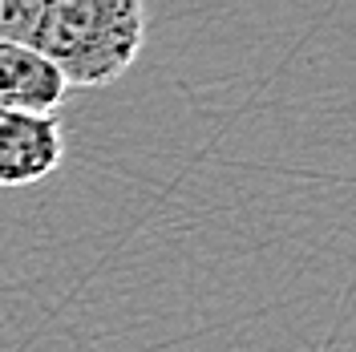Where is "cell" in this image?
I'll use <instances>...</instances> for the list:
<instances>
[{"mask_svg":"<svg viewBox=\"0 0 356 352\" xmlns=\"http://www.w3.org/2000/svg\"><path fill=\"white\" fill-rule=\"evenodd\" d=\"M146 45L138 0H44L33 49L49 57L73 89L118 81Z\"/></svg>","mask_w":356,"mask_h":352,"instance_id":"cell-1","label":"cell"},{"mask_svg":"<svg viewBox=\"0 0 356 352\" xmlns=\"http://www.w3.org/2000/svg\"><path fill=\"white\" fill-rule=\"evenodd\" d=\"M65 158V130L57 118L0 110V191L49 178Z\"/></svg>","mask_w":356,"mask_h":352,"instance_id":"cell-2","label":"cell"},{"mask_svg":"<svg viewBox=\"0 0 356 352\" xmlns=\"http://www.w3.org/2000/svg\"><path fill=\"white\" fill-rule=\"evenodd\" d=\"M65 77L57 73L49 57H41L29 45L0 41V110L53 118L57 106L65 102Z\"/></svg>","mask_w":356,"mask_h":352,"instance_id":"cell-3","label":"cell"},{"mask_svg":"<svg viewBox=\"0 0 356 352\" xmlns=\"http://www.w3.org/2000/svg\"><path fill=\"white\" fill-rule=\"evenodd\" d=\"M44 0H0V41L8 45H29L37 37Z\"/></svg>","mask_w":356,"mask_h":352,"instance_id":"cell-4","label":"cell"}]
</instances>
